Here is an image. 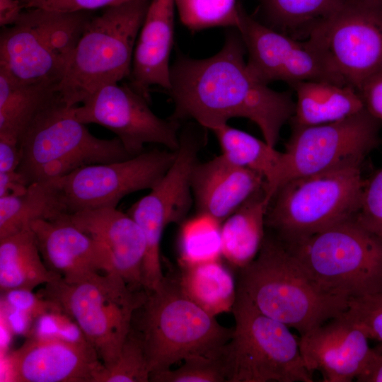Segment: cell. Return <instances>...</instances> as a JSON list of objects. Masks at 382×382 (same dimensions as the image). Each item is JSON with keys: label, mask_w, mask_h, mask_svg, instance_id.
<instances>
[{"label": "cell", "mask_w": 382, "mask_h": 382, "mask_svg": "<svg viewBox=\"0 0 382 382\" xmlns=\"http://www.w3.org/2000/svg\"><path fill=\"white\" fill-rule=\"evenodd\" d=\"M239 32L227 34L216 54L202 59L179 56L170 66L174 103L169 117L192 120L210 130L243 117L260 129L264 140L275 147L283 125L293 117L296 102L288 92L270 88L250 70Z\"/></svg>", "instance_id": "obj_1"}, {"label": "cell", "mask_w": 382, "mask_h": 382, "mask_svg": "<svg viewBox=\"0 0 382 382\" xmlns=\"http://www.w3.org/2000/svg\"><path fill=\"white\" fill-rule=\"evenodd\" d=\"M237 292L260 313L301 335L341 315L349 299L323 287L282 241L270 235L254 260L240 270Z\"/></svg>", "instance_id": "obj_2"}, {"label": "cell", "mask_w": 382, "mask_h": 382, "mask_svg": "<svg viewBox=\"0 0 382 382\" xmlns=\"http://www.w3.org/2000/svg\"><path fill=\"white\" fill-rule=\"evenodd\" d=\"M139 332L150 374L180 361L224 354L233 328L220 325L214 316L187 298L177 279L164 277L146 291Z\"/></svg>", "instance_id": "obj_3"}, {"label": "cell", "mask_w": 382, "mask_h": 382, "mask_svg": "<svg viewBox=\"0 0 382 382\" xmlns=\"http://www.w3.org/2000/svg\"><path fill=\"white\" fill-rule=\"evenodd\" d=\"M150 0L103 8L88 22L57 91L67 107L129 77L136 42Z\"/></svg>", "instance_id": "obj_4"}, {"label": "cell", "mask_w": 382, "mask_h": 382, "mask_svg": "<svg viewBox=\"0 0 382 382\" xmlns=\"http://www.w3.org/2000/svg\"><path fill=\"white\" fill-rule=\"evenodd\" d=\"M18 144L16 170L28 185L62 178L86 166L133 157L117 137L93 136L59 96L37 114Z\"/></svg>", "instance_id": "obj_5"}, {"label": "cell", "mask_w": 382, "mask_h": 382, "mask_svg": "<svg viewBox=\"0 0 382 382\" xmlns=\"http://www.w3.org/2000/svg\"><path fill=\"white\" fill-rule=\"evenodd\" d=\"M92 16L88 11L24 9L0 35V71L24 84L57 86Z\"/></svg>", "instance_id": "obj_6"}, {"label": "cell", "mask_w": 382, "mask_h": 382, "mask_svg": "<svg viewBox=\"0 0 382 382\" xmlns=\"http://www.w3.org/2000/svg\"><path fill=\"white\" fill-rule=\"evenodd\" d=\"M364 183L361 166L289 180L272 195L265 226L290 244L354 217Z\"/></svg>", "instance_id": "obj_7"}, {"label": "cell", "mask_w": 382, "mask_h": 382, "mask_svg": "<svg viewBox=\"0 0 382 382\" xmlns=\"http://www.w3.org/2000/svg\"><path fill=\"white\" fill-rule=\"evenodd\" d=\"M284 245L333 294L352 298L382 291V239L355 216Z\"/></svg>", "instance_id": "obj_8"}, {"label": "cell", "mask_w": 382, "mask_h": 382, "mask_svg": "<svg viewBox=\"0 0 382 382\" xmlns=\"http://www.w3.org/2000/svg\"><path fill=\"white\" fill-rule=\"evenodd\" d=\"M37 294L57 303L77 323L105 368L117 360L134 313L146 297L145 289L132 290L117 272L74 283L59 277Z\"/></svg>", "instance_id": "obj_9"}, {"label": "cell", "mask_w": 382, "mask_h": 382, "mask_svg": "<svg viewBox=\"0 0 382 382\" xmlns=\"http://www.w3.org/2000/svg\"><path fill=\"white\" fill-rule=\"evenodd\" d=\"M233 336L225 348L228 382H313L299 340L237 292Z\"/></svg>", "instance_id": "obj_10"}, {"label": "cell", "mask_w": 382, "mask_h": 382, "mask_svg": "<svg viewBox=\"0 0 382 382\" xmlns=\"http://www.w3.org/2000/svg\"><path fill=\"white\" fill-rule=\"evenodd\" d=\"M305 40L328 69L357 90L382 72V0H345Z\"/></svg>", "instance_id": "obj_11"}, {"label": "cell", "mask_w": 382, "mask_h": 382, "mask_svg": "<svg viewBox=\"0 0 382 382\" xmlns=\"http://www.w3.org/2000/svg\"><path fill=\"white\" fill-rule=\"evenodd\" d=\"M381 124L364 108L336 122L293 126L282 152L275 191L293 178L361 166L367 155L380 144Z\"/></svg>", "instance_id": "obj_12"}, {"label": "cell", "mask_w": 382, "mask_h": 382, "mask_svg": "<svg viewBox=\"0 0 382 382\" xmlns=\"http://www.w3.org/2000/svg\"><path fill=\"white\" fill-rule=\"evenodd\" d=\"M176 151H144L127 160L81 167L57 178L64 213L116 207L125 195L151 190L173 163Z\"/></svg>", "instance_id": "obj_13"}, {"label": "cell", "mask_w": 382, "mask_h": 382, "mask_svg": "<svg viewBox=\"0 0 382 382\" xmlns=\"http://www.w3.org/2000/svg\"><path fill=\"white\" fill-rule=\"evenodd\" d=\"M179 139V147L170 168L151 192L127 211L145 237L146 250L142 274L149 282L163 276L160 245L165 228L170 224H182L194 202L191 175L198 162L203 139L190 130L183 132Z\"/></svg>", "instance_id": "obj_14"}, {"label": "cell", "mask_w": 382, "mask_h": 382, "mask_svg": "<svg viewBox=\"0 0 382 382\" xmlns=\"http://www.w3.org/2000/svg\"><path fill=\"white\" fill-rule=\"evenodd\" d=\"M149 103L130 86L115 83L100 88L72 108L79 122L100 125L114 132L133 156L144 152L146 144L176 151L179 122L158 117Z\"/></svg>", "instance_id": "obj_15"}, {"label": "cell", "mask_w": 382, "mask_h": 382, "mask_svg": "<svg viewBox=\"0 0 382 382\" xmlns=\"http://www.w3.org/2000/svg\"><path fill=\"white\" fill-rule=\"evenodd\" d=\"M236 28L248 54V66L262 82L268 84L282 81L291 85L305 81H323L346 86L328 69L305 41L296 40L261 23L249 16L241 4Z\"/></svg>", "instance_id": "obj_16"}, {"label": "cell", "mask_w": 382, "mask_h": 382, "mask_svg": "<svg viewBox=\"0 0 382 382\" xmlns=\"http://www.w3.org/2000/svg\"><path fill=\"white\" fill-rule=\"evenodd\" d=\"M10 381L96 382L104 367L87 340L30 335L8 356Z\"/></svg>", "instance_id": "obj_17"}, {"label": "cell", "mask_w": 382, "mask_h": 382, "mask_svg": "<svg viewBox=\"0 0 382 382\" xmlns=\"http://www.w3.org/2000/svg\"><path fill=\"white\" fill-rule=\"evenodd\" d=\"M30 228L45 266L65 282L117 272L108 249L76 226L67 213L33 221Z\"/></svg>", "instance_id": "obj_18"}, {"label": "cell", "mask_w": 382, "mask_h": 382, "mask_svg": "<svg viewBox=\"0 0 382 382\" xmlns=\"http://www.w3.org/2000/svg\"><path fill=\"white\" fill-rule=\"evenodd\" d=\"M366 334L343 315L301 335L299 349L306 369L324 382H350L364 366L371 347Z\"/></svg>", "instance_id": "obj_19"}, {"label": "cell", "mask_w": 382, "mask_h": 382, "mask_svg": "<svg viewBox=\"0 0 382 382\" xmlns=\"http://www.w3.org/2000/svg\"><path fill=\"white\" fill-rule=\"evenodd\" d=\"M68 216L76 226L108 249L116 271L130 289H144L142 267L146 240L141 228L127 213L116 207H103Z\"/></svg>", "instance_id": "obj_20"}, {"label": "cell", "mask_w": 382, "mask_h": 382, "mask_svg": "<svg viewBox=\"0 0 382 382\" xmlns=\"http://www.w3.org/2000/svg\"><path fill=\"white\" fill-rule=\"evenodd\" d=\"M175 0H150L133 54L130 86L150 101V87L170 88Z\"/></svg>", "instance_id": "obj_21"}, {"label": "cell", "mask_w": 382, "mask_h": 382, "mask_svg": "<svg viewBox=\"0 0 382 382\" xmlns=\"http://www.w3.org/2000/svg\"><path fill=\"white\" fill-rule=\"evenodd\" d=\"M190 183L197 212L221 223L267 185L260 174L231 163L221 154L204 163L198 161Z\"/></svg>", "instance_id": "obj_22"}, {"label": "cell", "mask_w": 382, "mask_h": 382, "mask_svg": "<svg viewBox=\"0 0 382 382\" xmlns=\"http://www.w3.org/2000/svg\"><path fill=\"white\" fill-rule=\"evenodd\" d=\"M271 197L265 186L221 224L222 257L241 270L258 255L265 237V217Z\"/></svg>", "instance_id": "obj_23"}, {"label": "cell", "mask_w": 382, "mask_h": 382, "mask_svg": "<svg viewBox=\"0 0 382 382\" xmlns=\"http://www.w3.org/2000/svg\"><path fill=\"white\" fill-rule=\"evenodd\" d=\"M296 93L293 126L328 124L352 115L364 105L360 93L350 86L323 81H305L291 85Z\"/></svg>", "instance_id": "obj_24"}, {"label": "cell", "mask_w": 382, "mask_h": 382, "mask_svg": "<svg viewBox=\"0 0 382 382\" xmlns=\"http://www.w3.org/2000/svg\"><path fill=\"white\" fill-rule=\"evenodd\" d=\"M61 277L45 266L30 227L0 238V291L28 289Z\"/></svg>", "instance_id": "obj_25"}, {"label": "cell", "mask_w": 382, "mask_h": 382, "mask_svg": "<svg viewBox=\"0 0 382 382\" xmlns=\"http://www.w3.org/2000/svg\"><path fill=\"white\" fill-rule=\"evenodd\" d=\"M57 88L21 83L0 71V139L19 143L37 114L58 97Z\"/></svg>", "instance_id": "obj_26"}, {"label": "cell", "mask_w": 382, "mask_h": 382, "mask_svg": "<svg viewBox=\"0 0 382 382\" xmlns=\"http://www.w3.org/2000/svg\"><path fill=\"white\" fill-rule=\"evenodd\" d=\"M180 266L177 280L187 298L214 317L232 311L237 286L232 273L220 260Z\"/></svg>", "instance_id": "obj_27"}, {"label": "cell", "mask_w": 382, "mask_h": 382, "mask_svg": "<svg viewBox=\"0 0 382 382\" xmlns=\"http://www.w3.org/2000/svg\"><path fill=\"white\" fill-rule=\"evenodd\" d=\"M62 213L57 179L32 183L21 194L0 197V238L30 227L33 221Z\"/></svg>", "instance_id": "obj_28"}, {"label": "cell", "mask_w": 382, "mask_h": 382, "mask_svg": "<svg viewBox=\"0 0 382 382\" xmlns=\"http://www.w3.org/2000/svg\"><path fill=\"white\" fill-rule=\"evenodd\" d=\"M212 131L219 144L221 154L231 163L262 176L272 198L276 190L282 152L276 150L265 140L228 124Z\"/></svg>", "instance_id": "obj_29"}, {"label": "cell", "mask_w": 382, "mask_h": 382, "mask_svg": "<svg viewBox=\"0 0 382 382\" xmlns=\"http://www.w3.org/2000/svg\"><path fill=\"white\" fill-rule=\"evenodd\" d=\"M221 224L212 216L200 212L181 224L178 242L180 265L220 260Z\"/></svg>", "instance_id": "obj_30"}, {"label": "cell", "mask_w": 382, "mask_h": 382, "mask_svg": "<svg viewBox=\"0 0 382 382\" xmlns=\"http://www.w3.org/2000/svg\"><path fill=\"white\" fill-rule=\"evenodd\" d=\"M345 0H262L265 16L277 30H304L335 12Z\"/></svg>", "instance_id": "obj_31"}, {"label": "cell", "mask_w": 382, "mask_h": 382, "mask_svg": "<svg viewBox=\"0 0 382 382\" xmlns=\"http://www.w3.org/2000/svg\"><path fill=\"white\" fill-rule=\"evenodd\" d=\"M183 24L193 31L238 24L237 0H175Z\"/></svg>", "instance_id": "obj_32"}, {"label": "cell", "mask_w": 382, "mask_h": 382, "mask_svg": "<svg viewBox=\"0 0 382 382\" xmlns=\"http://www.w3.org/2000/svg\"><path fill=\"white\" fill-rule=\"evenodd\" d=\"M149 376L141 335L132 328L117 360L109 368L104 366L96 382H148Z\"/></svg>", "instance_id": "obj_33"}, {"label": "cell", "mask_w": 382, "mask_h": 382, "mask_svg": "<svg viewBox=\"0 0 382 382\" xmlns=\"http://www.w3.org/2000/svg\"><path fill=\"white\" fill-rule=\"evenodd\" d=\"M225 352V351H224ZM154 382H224L228 381L225 354L217 357L194 358L185 361L176 369H166L150 374Z\"/></svg>", "instance_id": "obj_34"}, {"label": "cell", "mask_w": 382, "mask_h": 382, "mask_svg": "<svg viewBox=\"0 0 382 382\" xmlns=\"http://www.w3.org/2000/svg\"><path fill=\"white\" fill-rule=\"evenodd\" d=\"M343 315L369 340L382 342V291L349 298Z\"/></svg>", "instance_id": "obj_35"}, {"label": "cell", "mask_w": 382, "mask_h": 382, "mask_svg": "<svg viewBox=\"0 0 382 382\" xmlns=\"http://www.w3.org/2000/svg\"><path fill=\"white\" fill-rule=\"evenodd\" d=\"M355 219L382 239V168L365 180Z\"/></svg>", "instance_id": "obj_36"}, {"label": "cell", "mask_w": 382, "mask_h": 382, "mask_svg": "<svg viewBox=\"0 0 382 382\" xmlns=\"http://www.w3.org/2000/svg\"><path fill=\"white\" fill-rule=\"evenodd\" d=\"M30 335L69 341L87 340L77 323L63 310L53 311L38 317L34 322Z\"/></svg>", "instance_id": "obj_37"}, {"label": "cell", "mask_w": 382, "mask_h": 382, "mask_svg": "<svg viewBox=\"0 0 382 382\" xmlns=\"http://www.w3.org/2000/svg\"><path fill=\"white\" fill-rule=\"evenodd\" d=\"M1 304L23 313L35 320L38 317L62 310L56 302L43 298L28 289H13L1 293Z\"/></svg>", "instance_id": "obj_38"}, {"label": "cell", "mask_w": 382, "mask_h": 382, "mask_svg": "<svg viewBox=\"0 0 382 382\" xmlns=\"http://www.w3.org/2000/svg\"><path fill=\"white\" fill-rule=\"evenodd\" d=\"M138 0H21L23 9L40 8L49 10L75 12L105 8Z\"/></svg>", "instance_id": "obj_39"}, {"label": "cell", "mask_w": 382, "mask_h": 382, "mask_svg": "<svg viewBox=\"0 0 382 382\" xmlns=\"http://www.w3.org/2000/svg\"><path fill=\"white\" fill-rule=\"evenodd\" d=\"M359 93L365 108L382 123V72L369 78Z\"/></svg>", "instance_id": "obj_40"}, {"label": "cell", "mask_w": 382, "mask_h": 382, "mask_svg": "<svg viewBox=\"0 0 382 382\" xmlns=\"http://www.w3.org/2000/svg\"><path fill=\"white\" fill-rule=\"evenodd\" d=\"M358 382H382V342L371 347L364 367L356 378Z\"/></svg>", "instance_id": "obj_41"}, {"label": "cell", "mask_w": 382, "mask_h": 382, "mask_svg": "<svg viewBox=\"0 0 382 382\" xmlns=\"http://www.w3.org/2000/svg\"><path fill=\"white\" fill-rule=\"evenodd\" d=\"M21 158L18 142L0 139V173L16 171Z\"/></svg>", "instance_id": "obj_42"}, {"label": "cell", "mask_w": 382, "mask_h": 382, "mask_svg": "<svg viewBox=\"0 0 382 382\" xmlns=\"http://www.w3.org/2000/svg\"><path fill=\"white\" fill-rule=\"evenodd\" d=\"M28 186L17 170L0 173V197L21 194Z\"/></svg>", "instance_id": "obj_43"}, {"label": "cell", "mask_w": 382, "mask_h": 382, "mask_svg": "<svg viewBox=\"0 0 382 382\" xmlns=\"http://www.w3.org/2000/svg\"><path fill=\"white\" fill-rule=\"evenodd\" d=\"M21 0H0V25L13 23L23 11Z\"/></svg>", "instance_id": "obj_44"}]
</instances>
